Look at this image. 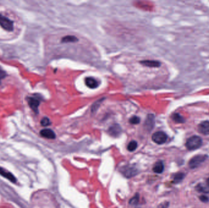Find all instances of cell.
Segmentation results:
<instances>
[{"label": "cell", "mask_w": 209, "mask_h": 208, "mask_svg": "<svg viewBox=\"0 0 209 208\" xmlns=\"http://www.w3.org/2000/svg\"><path fill=\"white\" fill-rule=\"evenodd\" d=\"M164 170V164L162 161H159L155 163L153 167V171L156 173H162Z\"/></svg>", "instance_id": "cell-14"}, {"label": "cell", "mask_w": 209, "mask_h": 208, "mask_svg": "<svg viewBox=\"0 0 209 208\" xmlns=\"http://www.w3.org/2000/svg\"><path fill=\"white\" fill-rule=\"evenodd\" d=\"M109 133L113 137H117L122 132V129L119 125H113L109 128Z\"/></svg>", "instance_id": "cell-10"}, {"label": "cell", "mask_w": 209, "mask_h": 208, "mask_svg": "<svg viewBox=\"0 0 209 208\" xmlns=\"http://www.w3.org/2000/svg\"><path fill=\"white\" fill-rule=\"evenodd\" d=\"M169 205V203L168 202H164V203H161L158 206V208H168Z\"/></svg>", "instance_id": "cell-26"}, {"label": "cell", "mask_w": 209, "mask_h": 208, "mask_svg": "<svg viewBox=\"0 0 209 208\" xmlns=\"http://www.w3.org/2000/svg\"><path fill=\"white\" fill-rule=\"evenodd\" d=\"M41 135L47 139H54L56 138V134L54 132L50 129H44L41 131Z\"/></svg>", "instance_id": "cell-11"}, {"label": "cell", "mask_w": 209, "mask_h": 208, "mask_svg": "<svg viewBox=\"0 0 209 208\" xmlns=\"http://www.w3.org/2000/svg\"><path fill=\"white\" fill-rule=\"evenodd\" d=\"M129 122L132 125H137L140 122V118L137 116H133L130 118Z\"/></svg>", "instance_id": "cell-22"}, {"label": "cell", "mask_w": 209, "mask_h": 208, "mask_svg": "<svg viewBox=\"0 0 209 208\" xmlns=\"http://www.w3.org/2000/svg\"><path fill=\"white\" fill-rule=\"evenodd\" d=\"M155 125V116L153 114H149L147 116L145 123V127L147 130L151 131Z\"/></svg>", "instance_id": "cell-7"}, {"label": "cell", "mask_w": 209, "mask_h": 208, "mask_svg": "<svg viewBox=\"0 0 209 208\" xmlns=\"http://www.w3.org/2000/svg\"><path fill=\"white\" fill-rule=\"evenodd\" d=\"M121 171L123 175L127 178L133 177L138 173V170L137 168L132 165H128L123 167L121 168Z\"/></svg>", "instance_id": "cell-3"}, {"label": "cell", "mask_w": 209, "mask_h": 208, "mask_svg": "<svg viewBox=\"0 0 209 208\" xmlns=\"http://www.w3.org/2000/svg\"><path fill=\"white\" fill-rule=\"evenodd\" d=\"M198 131L204 135H209V121H204L198 125Z\"/></svg>", "instance_id": "cell-9"}, {"label": "cell", "mask_w": 209, "mask_h": 208, "mask_svg": "<svg viewBox=\"0 0 209 208\" xmlns=\"http://www.w3.org/2000/svg\"><path fill=\"white\" fill-rule=\"evenodd\" d=\"M0 174L4 176V177H5L6 178H7L8 180H9V181H11V182H12L14 183H15L16 182V178H15V176L12 173L6 171L5 170H4L2 168H0Z\"/></svg>", "instance_id": "cell-13"}, {"label": "cell", "mask_w": 209, "mask_h": 208, "mask_svg": "<svg viewBox=\"0 0 209 208\" xmlns=\"http://www.w3.org/2000/svg\"><path fill=\"white\" fill-rule=\"evenodd\" d=\"M199 200L204 203H207L209 201V199L207 197L205 196V195H201L199 197Z\"/></svg>", "instance_id": "cell-25"}, {"label": "cell", "mask_w": 209, "mask_h": 208, "mask_svg": "<svg viewBox=\"0 0 209 208\" xmlns=\"http://www.w3.org/2000/svg\"><path fill=\"white\" fill-rule=\"evenodd\" d=\"M137 146H138V143L135 140H132L129 143L127 146V150L129 152H133L136 149Z\"/></svg>", "instance_id": "cell-19"}, {"label": "cell", "mask_w": 209, "mask_h": 208, "mask_svg": "<svg viewBox=\"0 0 209 208\" xmlns=\"http://www.w3.org/2000/svg\"><path fill=\"white\" fill-rule=\"evenodd\" d=\"M103 100V98H102V99H101V100H99L98 101H97V102H96L94 104H93V106H92V109H91V110H92V112H95L97 109H98V107H99V106L100 105V103H101V101H102Z\"/></svg>", "instance_id": "cell-23"}, {"label": "cell", "mask_w": 209, "mask_h": 208, "mask_svg": "<svg viewBox=\"0 0 209 208\" xmlns=\"http://www.w3.org/2000/svg\"><path fill=\"white\" fill-rule=\"evenodd\" d=\"M172 120L177 123H185V119L179 114L175 113L172 116Z\"/></svg>", "instance_id": "cell-17"}, {"label": "cell", "mask_w": 209, "mask_h": 208, "mask_svg": "<svg viewBox=\"0 0 209 208\" xmlns=\"http://www.w3.org/2000/svg\"><path fill=\"white\" fill-rule=\"evenodd\" d=\"M167 139H168L167 135L166 134V133H165L163 131L156 132L154 133V134L152 136V140L155 143L158 145H162V144L165 143L166 141L167 140Z\"/></svg>", "instance_id": "cell-5"}, {"label": "cell", "mask_w": 209, "mask_h": 208, "mask_svg": "<svg viewBox=\"0 0 209 208\" xmlns=\"http://www.w3.org/2000/svg\"><path fill=\"white\" fill-rule=\"evenodd\" d=\"M208 156L205 155H198L193 157L188 162V166L190 168L193 169L199 167L207 159Z\"/></svg>", "instance_id": "cell-2"}, {"label": "cell", "mask_w": 209, "mask_h": 208, "mask_svg": "<svg viewBox=\"0 0 209 208\" xmlns=\"http://www.w3.org/2000/svg\"><path fill=\"white\" fill-rule=\"evenodd\" d=\"M41 124L42 126H48L50 125L51 122L48 117H44L41 121Z\"/></svg>", "instance_id": "cell-21"}, {"label": "cell", "mask_w": 209, "mask_h": 208, "mask_svg": "<svg viewBox=\"0 0 209 208\" xmlns=\"http://www.w3.org/2000/svg\"><path fill=\"white\" fill-rule=\"evenodd\" d=\"M6 76V73L5 70H3L2 67H0V80H2Z\"/></svg>", "instance_id": "cell-24"}, {"label": "cell", "mask_w": 209, "mask_h": 208, "mask_svg": "<svg viewBox=\"0 0 209 208\" xmlns=\"http://www.w3.org/2000/svg\"><path fill=\"white\" fill-rule=\"evenodd\" d=\"M139 195L138 194H136L132 198L130 199L129 203L131 205H136L139 203Z\"/></svg>", "instance_id": "cell-20"}, {"label": "cell", "mask_w": 209, "mask_h": 208, "mask_svg": "<svg viewBox=\"0 0 209 208\" xmlns=\"http://www.w3.org/2000/svg\"><path fill=\"white\" fill-rule=\"evenodd\" d=\"M196 190L201 193H205V194H208L209 193V189L207 188L206 187H205L204 185H202V184H198L196 187H195Z\"/></svg>", "instance_id": "cell-18"}, {"label": "cell", "mask_w": 209, "mask_h": 208, "mask_svg": "<svg viewBox=\"0 0 209 208\" xmlns=\"http://www.w3.org/2000/svg\"><path fill=\"white\" fill-rule=\"evenodd\" d=\"M185 176V174L182 172H179V173L175 174L174 175V177H173L174 183L177 184V183H179L180 182H181L184 179Z\"/></svg>", "instance_id": "cell-15"}, {"label": "cell", "mask_w": 209, "mask_h": 208, "mask_svg": "<svg viewBox=\"0 0 209 208\" xmlns=\"http://www.w3.org/2000/svg\"><path fill=\"white\" fill-rule=\"evenodd\" d=\"M206 182H207V186L209 187V178H208V179L207 180V181H206Z\"/></svg>", "instance_id": "cell-27"}, {"label": "cell", "mask_w": 209, "mask_h": 208, "mask_svg": "<svg viewBox=\"0 0 209 208\" xmlns=\"http://www.w3.org/2000/svg\"><path fill=\"white\" fill-rule=\"evenodd\" d=\"M140 63L148 67H154V68H157L160 67L161 63L159 61H152V60H145L142 61L140 62Z\"/></svg>", "instance_id": "cell-12"}, {"label": "cell", "mask_w": 209, "mask_h": 208, "mask_svg": "<svg viewBox=\"0 0 209 208\" xmlns=\"http://www.w3.org/2000/svg\"><path fill=\"white\" fill-rule=\"evenodd\" d=\"M0 26L8 31H12L14 30V22L2 14H0Z\"/></svg>", "instance_id": "cell-4"}, {"label": "cell", "mask_w": 209, "mask_h": 208, "mask_svg": "<svg viewBox=\"0 0 209 208\" xmlns=\"http://www.w3.org/2000/svg\"><path fill=\"white\" fill-rule=\"evenodd\" d=\"M29 106L32 109L35 113H38V107L40 104V101L38 98L36 97H29L28 99Z\"/></svg>", "instance_id": "cell-6"}, {"label": "cell", "mask_w": 209, "mask_h": 208, "mask_svg": "<svg viewBox=\"0 0 209 208\" xmlns=\"http://www.w3.org/2000/svg\"><path fill=\"white\" fill-rule=\"evenodd\" d=\"M78 41V38L74 36H66L64 37L61 40L62 43H73L77 42Z\"/></svg>", "instance_id": "cell-16"}, {"label": "cell", "mask_w": 209, "mask_h": 208, "mask_svg": "<svg viewBox=\"0 0 209 208\" xmlns=\"http://www.w3.org/2000/svg\"><path fill=\"white\" fill-rule=\"evenodd\" d=\"M202 144V139L197 136H193L190 137L186 142L185 146L189 150H195L198 149Z\"/></svg>", "instance_id": "cell-1"}, {"label": "cell", "mask_w": 209, "mask_h": 208, "mask_svg": "<svg viewBox=\"0 0 209 208\" xmlns=\"http://www.w3.org/2000/svg\"><path fill=\"white\" fill-rule=\"evenodd\" d=\"M86 85L92 89L96 88L99 85V82L94 78L93 77H87L85 78L84 80Z\"/></svg>", "instance_id": "cell-8"}]
</instances>
